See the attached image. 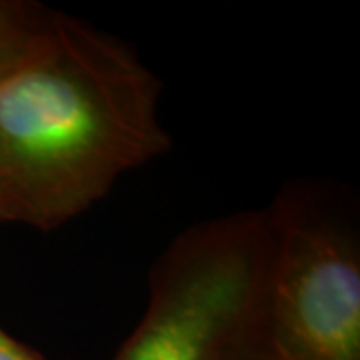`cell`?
Listing matches in <instances>:
<instances>
[{
	"mask_svg": "<svg viewBox=\"0 0 360 360\" xmlns=\"http://www.w3.org/2000/svg\"><path fill=\"white\" fill-rule=\"evenodd\" d=\"M46 13V6L34 2L0 0V60L39 25Z\"/></svg>",
	"mask_w": 360,
	"mask_h": 360,
	"instance_id": "277c9868",
	"label": "cell"
},
{
	"mask_svg": "<svg viewBox=\"0 0 360 360\" xmlns=\"http://www.w3.org/2000/svg\"><path fill=\"white\" fill-rule=\"evenodd\" d=\"M269 208L180 232L150 274L146 312L112 360H274Z\"/></svg>",
	"mask_w": 360,
	"mask_h": 360,
	"instance_id": "7a4b0ae2",
	"label": "cell"
},
{
	"mask_svg": "<svg viewBox=\"0 0 360 360\" xmlns=\"http://www.w3.org/2000/svg\"><path fill=\"white\" fill-rule=\"evenodd\" d=\"M274 224L269 316L274 360H360V246L321 193L292 186Z\"/></svg>",
	"mask_w": 360,
	"mask_h": 360,
	"instance_id": "3957f363",
	"label": "cell"
},
{
	"mask_svg": "<svg viewBox=\"0 0 360 360\" xmlns=\"http://www.w3.org/2000/svg\"><path fill=\"white\" fill-rule=\"evenodd\" d=\"M158 78L129 44L51 11L0 60V184L11 220L52 231L170 146Z\"/></svg>",
	"mask_w": 360,
	"mask_h": 360,
	"instance_id": "6da1fadb",
	"label": "cell"
},
{
	"mask_svg": "<svg viewBox=\"0 0 360 360\" xmlns=\"http://www.w3.org/2000/svg\"><path fill=\"white\" fill-rule=\"evenodd\" d=\"M0 360H46L34 348L26 347L0 328Z\"/></svg>",
	"mask_w": 360,
	"mask_h": 360,
	"instance_id": "5b68a950",
	"label": "cell"
},
{
	"mask_svg": "<svg viewBox=\"0 0 360 360\" xmlns=\"http://www.w3.org/2000/svg\"><path fill=\"white\" fill-rule=\"evenodd\" d=\"M2 220H11V210H8V202H6V196H4L2 184H0V222Z\"/></svg>",
	"mask_w": 360,
	"mask_h": 360,
	"instance_id": "8992f818",
	"label": "cell"
}]
</instances>
